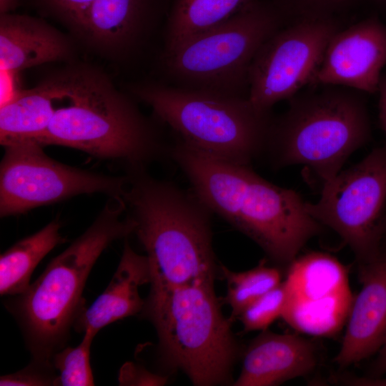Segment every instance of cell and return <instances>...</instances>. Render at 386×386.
<instances>
[{"instance_id": "44dd1931", "label": "cell", "mask_w": 386, "mask_h": 386, "mask_svg": "<svg viewBox=\"0 0 386 386\" xmlns=\"http://www.w3.org/2000/svg\"><path fill=\"white\" fill-rule=\"evenodd\" d=\"M255 0H172L167 13L165 49L225 21Z\"/></svg>"}, {"instance_id": "3957f363", "label": "cell", "mask_w": 386, "mask_h": 386, "mask_svg": "<svg viewBox=\"0 0 386 386\" xmlns=\"http://www.w3.org/2000/svg\"><path fill=\"white\" fill-rule=\"evenodd\" d=\"M124 174L127 182L122 197L147 252L150 292L214 285L212 212L192 192L157 179L147 169Z\"/></svg>"}, {"instance_id": "9c48e42d", "label": "cell", "mask_w": 386, "mask_h": 386, "mask_svg": "<svg viewBox=\"0 0 386 386\" xmlns=\"http://www.w3.org/2000/svg\"><path fill=\"white\" fill-rule=\"evenodd\" d=\"M0 163V216L25 214L83 194L120 197L127 177L63 164L48 156L44 147L24 141L3 147Z\"/></svg>"}, {"instance_id": "7402d4cb", "label": "cell", "mask_w": 386, "mask_h": 386, "mask_svg": "<svg viewBox=\"0 0 386 386\" xmlns=\"http://www.w3.org/2000/svg\"><path fill=\"white\" fill-rule=\"evenodd\" d=\"M222 271L227 280L225 299L232 308V321L249 305L281 283L280 271L264 263L244 272H232L224 266Z\"/></svg>"}, {"instance_id": "d4e9b609", "label": "cell", "mask_w": 386, "mask_h": 386, "mask_svg": "<svg viewBox=\"0 0 386 386\" xmlns=\"http://www.w3.org/2000/svg\"><path fill=\"white\" fill-rule=\"evenodd\" d=\"M283 15L295 20L307 18L336 17L359 0H267Z\"/></svg>"}, {"instance_id": "ac0fdd59", "label": "cell", "mask_w": 386, "mask_h": 386, "mask_svg": "<svg viewBox=\"0 0 386 386\" xmlns=\"http://www.w3.org/2000/svg\"><path fill=\"white\" fill-rule=\"evenodd\" d=\"M151 272L147 255L137 253L125 242L119 265L104 291L88 307L84 308L74 326L79 332L99 330L144 308L138 288L150 283Z\"/></svg>"}, {"instance_id": "52a82bcc", "label": "cell", "mask_w": 386, "mask_h": 386, "mask_svg": "<svg viewBox=\"0 0 386 386\" xmlns=\"http://www.w3.org/2000/svg\"><path fill=\"white\" fill-rule=\"evenodd\" d=\"M144 310L167 359L195 385L225 382L237 354L232 320L222 313L214 285L149 293Z\"/></svg>"}, {"instance_id": "6da1fadb", "label": "cell", "mask_w": 386, "mask_h": 386, "mask_svg": "<svg viewBox=\"0 0 386 386\" xmlns=\"http://www.w3.org/2000/svg\"><path fill=\"white\" fill-rule=\"evenodd\" d=\"M168 156L184 174L192 192L213 213L254 240L280 264H290L321 224L295 191L274 184L250 164L201 153L179 141Z\"/></svg>"}, {"instance_id": "8992f818", "label": "cell", "mask_w": 386, "mask_h": 386, "mask_svg": "<svg viewBox=\"0 0 386 386\" xmlns=\"http://www.w3.org/2000/svg\"><path fill=\"white\" fill-rule=\"evenodd\" d=\"M132 92L179 141L201 153L250 164L266 149L273 118L257 111L248 96L158 83L134 85Z\"/></svg>"}, {"instance_id": "f1b7e54d", "label": "cell", "mask_w": 386, "mask_h": 386, "mask_svg": "<svg viewBox=\"0 0 386 386\" xmlns=\"http://www.w3.org/2000/svg\"><path fill=\"white\" fill-rule=\"evenodd\" d=\"M340 383H343L344 385H360V386H374V385H382L386 386V378L380 377H357L353 376H346V377H338Z\"/></svg>"}, {"instance_id": "484cf974", "label": "cell", "mask_w": 386, "mask_h": 386, "mask_svg": "<svg viewBox=\"0 0 386 386\" xmlns=\"http://www.w3.org/2000/svg\"><path fill=\"white\" fill-rule=\"evenodd\" d=\"M1 386L59 385L58 375L51 362L33 359L32 362L14 373L1 376Z\"/></svg>"}, {"instance_id": "4dcf8cb0", "label": "cell", "mask_w": 386, "mask_h": 386, "mask_svg": "<svg viewBox=\"0 0 386 386\" xmlns=\"http://www.w3.org/2000/svg\"><path fill=\"white\" fill-rule=\"evenodd\" d=\"M375 369L377 373H386V341L378 351Z\"/></svg>"}, {"instance_id": "2e32d148", "label": "cell", "mask_w": 386, "mask_h": 386, "mask_svg": "<svg viewBox=\"0 0 386 386\" xmlns=\"http://www.w3.org/2000/svg\"><path fill=\"white\" fill-rule=\"evenodd\" d=\"M317 361L315 346L310 340L264 330L247 347L234 385H277L309 374Z\"/></svg>"}, {"instance_id": "5bb4252c", "label": "cell", "mask_w": 386, "mask_h": 386, "mask_svg": "<svg viewBox=\"0 0 386 386\" xmlns=\"http://www.w3.org/2000/svg\"><path fill=\"white\" fill-rule=\"evenodd\" d=\"M172 0H92L80 38L98 51L121 56L132 51L167 14Z\"/></svg>"}, {"instance_id": "ba28073f", "label": "cell", "mask_w": 386, "mask_h": 386, "mask_svg": "<svg viewBox=\"0 0 386 386\" xmlns=\"http://www.w3.org/2000/svg\"><path fill=\"white\" fill-rule=\"evenodd\" d=\"M285 19L267 0H255L204 32L164 51L163 65L176 86L245 96L252 61Z\"/></svg>"}, {"instance_id": "d6a6232c", "label": "cell", "mask_w": 386, "mask_h": 386, "mask_svg": "<svg viewBox=\"0 0 386 386\" xmlns=\"http://www.w3.org/2000/svg\"><path fill=\"white\" fill-rule=\"evenodd\" d=\"M374 1L378 3L379 4L386 6V0H374Z\"/></svg>"}, {"instance_id": "e0dca14e", "label": "cell", "mask_w": 386, "mask_h": 386, "mask_svg": "<svg viewBox=\"0 0 386 386\" xmlns=\"http://www.w3.org/2000/svg\"><path fill=\"white\" fill-rule=\"evenodd\" d=\"M71 55L69 39L46 21L26 14L0 15V70L20 72Z\"/></svg>"}, {"instance_id": "5b68a950", "label": "cell", "mask_w": 386, "mask_h": 386, "mask_svg": "<svg viewBox=\"0 0 386 386\" xmlns=\"http://www.w3.org/2000/svg\"><path fill=\"white\" fill-rule=\"evenodd\" d=\"M290 99L273 119L265 151L277 167L302 164L323 182L365 144L371 124L365 93L342 86L318 85Z\"/></svg>"}, {"instance_id": "30bf717a", "label": "cell", "mask_w": 386, "mask_h": 386, "mask_svg": "<svg viewBox=\"0 0 386 386\" xmlns=\"http://www.w3.org/2000/svg\"><path fill=\"white\" fill-rule=\"evenodd\" d=\"M307 209L342 237L360 263L379 254L386 230V144L325 182L320 199L307 202Z\"/></svg>"}, {"instance_id": "d6986e66", "label": "cell", "mask_w": 386, "mask_h": 386, "mask_svg": "<svg viewBox=\"0 0 386 386\" xmlns=\"http://www.w3.org/2000/svg\"><path fill=\"white\" fill-rule=\"evenodd\" d=\"M62 74L36 86L22 89L0 107V143L2 147L24 141L38 142L46 132L62 95Z\"/></svg>"}, {"instance_id": "8fae6325", "label": "cell", "mask_w": 386, "mask_h": 386, "mask_svg": "<svg viewBox=\"0 0 386 386\" xmlns=\"http://www.w3.org/2000/svg\"><path fill=\"white\" fill-rule=\"evenodd\" d=\"M340 28L336 17L307 18L280 28L260 47L249 71L248 99L259 112L270 113L310 85L327 44Z\"/></svg>"}, {"instance_id": "4fadbf2b", "label": "cell", "mask_w": 386, "mask_h": 386, "mask_svg": "<svg viewBox=\"0 0 386 386\" xmlns=\"http://www.w3.org/2000/svg\"><path fill=\"white\" fill-rule=\"evenodd\" d=\"M385 65L386 25L371 16L332 36L310 86H342L374 94Z\"/></svg>"}, {"instance_id": "603a6c76", "label": "cell", "mask_w": 386, "mask_h": 386, "mask_svg": "<svg viewBox=\"0 0 386 386\" xmlns=\"http://www.w3.org/2000/svg\"><path fill=\"white\" fill-rule=\"evenodd\" d=\"M95 335L91 331H85L81 342L76 347L62 348L53 355L51 362L58 372L59 385H94L89 356L90 347Z\"/></svg>"}, {"instance_id": "83f0119b", "label": "cell", "mask_w": 386, "mask_h": 386, "mask_svg": "<svg viewBox=\"0 0 386 386\" xmlns=\"http://www.w3.org/2000/svg\"><path fill=\"white\" fill-rule=\"evenodd\" d=\"M19 73L0 70V107L12 101L22 90L20 86Z\"/></svg>"}, {"instance_id": "7c38bea8", "label": "cell", "mask_w": 386, "mask_h": 386, "mask_svg": "<svg viewBox=\"0 0 386 386\" xmlns=\"http://www.w3.org/2000/svg\"><path fill=\"white\" fill-rule=\"evenodd\" d=\"M289 265L282 317L305 334L330 336L339 332L354 300L343 265L322 252L296 257Z\"/></svg>"}, {"instance_id": "7a4b0ae2", "label": "cell", "mask_w": 386, "mask_h": 386, "mask_svg": "<svg viewBox=\"0 0 386 386\" xmlns=\"http://www.w3.org/2000/svg\"><path fill=\"white\" fill-rule=\"evenodd\" d=\"M62 73V95L39 144L69 147L125 173L168 155L160 134L102 71L78 66Z\"/></svg>"}, {"instance_id": "1f68e13d", "label": "cell", "mask_w": 386, "mask_h": 386, "mask_svg": "<svg viewBox=\"0 0 386 386\" xmlns=\"http://www.w3.org/2000/svg\"><path fill=\"white\" fill-rule=\"evenodd\" d=\"M20 0H0V14H7L20 5Z\"/></svg>"}, {"instance_id": "f546056e", "label": "cell", "mask_w": 386, "mask_h": 386, "mask_svg": "<svg viewBox=\"0 0 386 386\" xmlns=\"http://www.w3.org/2000/svg\"><path fill=\"white\" fill-rule=\"evenodd\" d=\"M377 92L379 94V119L386 134V74L381 76Z\"/></svg>"}, {"instance_id": "ffe728a7", "label": "cell", "mask_w": 386, "mask_h": 386, "mask_svg": "<svg viewBox=\"0 0 386 386\" xmlns=\"http://www.w3.org/2000/svg\"><path fill=\"white\" fill-rule=\"evenodd\" d=\"M60 229V222L54 219L1 254V295L17 296L29 288L31 276L38 264L55 247L65 241Z\"/></svg>"}, {"instance_id": "9a60e30c", "label": "cell", "mask_w": 386, "mask_h": 386, "mask_svg": "<svg viewBox=\"0 0 386 386\" xmlns=\"http://www.w3.org/2000/svg\"><path fill=\"white\" fill-rule=\"evenodd\" d=\"M362 289L355 297L335 361L345 367L379 351L386 341V255L360 263Z\"/></svg>"}, {"instance_id": "cb8c5ba5", "label": "cell", "mask_w": 386, "mask_h": 386, "mask_svg": "<svg viewBox=\"0 0 386 386\" xmlns=\"http://www.w3.org/2000/svg\"><path fill=\"white\" fill-rule=\"evenodd\" d=\"M286 298L284 281L249 305L239 316L244 330H265L276 319L282 317Z\"/></svg>"}, {"instance_id": "4316f807", "label": "cell", "mask_w": 386, "mask_h": 386, "mask_svg": "<svg viewBox=\"0 0 386 386\" xmlns=\"http://www.w3.org/2000/svg\"><path fill=\"white\" fill-rule=\"evenodd\" d=\"M118 382L119 385L161 386L166 384L167 377L153 373L139 365L128 362L121 367Z\"/></svg>"}, {"instance_id": "277c9868", "label": "cell", "mask_w": 386, "mask_h": 386, "mask_svg": "<svg viewBox=\"0 0 386 386\" xmlns=\"http://www.w3.org/2000/svg\"><path fill=\"white\" fill-rule=\"evenodd\" d=\"M134 228L122 197H109L86 231L9 303L33 359L51 362L64 347L71 327L84 308L82 292L93 266L108 246L127 239Z\"/></svg>"}]
</instances>
